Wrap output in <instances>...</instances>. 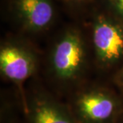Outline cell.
<instances>
[{
	"label": "cell",
	"instance_id": "cell-1",
	"mask_svg": "<svg viewBox=\"0 0 123 123\" xmlns=\"http://www.w3.org/2000/svg\"><path fill=\"white\" fill-rule=\"evenodd\" d=\"M78 123H119L123 117V97L109 87H82L66 103Z\"/></svg>",
	"mask_w": 123,
	"mask_h": 123
},
{
	"label": "cell",
	"instance_id": "cell-2",
	"mask_svg": "<svg viewBox=\"0 0 123 123\" xmlns=\"http://www.w3.org/2000/svg\"><path fill=\"white\" fill-rule=\"evenodd\" d=\"M85 43L78 32L68 31L56 42L50 56L53 78L63 87L74 86L86 66Z\"/></svg>",
	"mask_w": 123,
	"mask_h": 123
},
{
	"label": "cell",
	"instance_id": "cell-3",
	"mask_svg": "<svg viewBox=\"0 0 123 123\" xmlns=\"http://www.w3.org/2000/svg\"><path fill=\"white\" fill-rule=\"evenodd\" d=\"M23 107L27 123H78L67 104L41 87L25 93Z\"/></svg>",
	"mask_w": 123,
	"mask_h": 123
},
{
	"label": "cell",
	"instance_id": "cell-4",
	"mask_svg": "<svg viewBox=\"0 0 123 123\" xmlns=\"http://www.w3.org/2000/svg\"><path fill=\"white\" fill-rule=\"evenodd\" d=\"M93 46L100 67L110 69L123 59V29L105 17H98L93 29Z\"/></svg>",
	"mask_w": 123,
	"mask_h": 123
},
{
	"label": "cell",
	"instance_id": "cell-5",
	"mask_svg": "<svg viewBox=\"0 0 123 123\" xmlns=\"http://www.w3.org/2000/svg\"><path fill=\"white\" fill-rule=\"evenodd\" d=\"M37 57L28 47L18 43H6L0 50L2 75L17 86H21L34 74Z\"/></svg>",
	"mask_w": 123,
	"mask_h": 123
},
{
	"label": "cell",
	"instance_id": "cell-6",
	"mask_svg": "<svg viewBox=\"0 0 123 123\" xmlns=\"http://www.w3.org/2000/svg\"><path fill=\"white\" fill-rule=\"evenodd\" d=\"M15 10L25 27L32 31L48 27L55 14L50 0H15Z\"/></svg>",
	"mask_w": 123,
	"mask_h": 123
},
{
	"label": "cell",
	"instance_id": "cell-7",
	"mask_svg": "<svg viewBox=\"0 0 123 123\" xmlns=\"http://www.w3.org/2000/svg\"><path fill=\"white\" fill-rule=\"evenodd\" d=\"M114 83L120 89L123 90V66L114 76Z\"/></svg>",
	"mask_w": 123,
	"mask_h": 123
},
{
	"label": "cell",
	"instance_id": "cell-8",
	"mask_svg": "<svg viewBox=\"0 0 123 123\" xmlns=\"http://www.w3.org/2000/svg\"><path fill=\"white\" fill-rule=\"evenodd\" d=\"M112 6L123 16V0H110Z\"/></svg>",
	"mask_w": 123,
	"mask_h": 123
},
{
	"label": "cell",
	"instance_id": "cell-9",
	"mask_svg": "<svg viewBox=\"0 0 123 123\" xmlns=\"http://www.w3.org/2000/svg\"><path fill=\"white\" fill-rule=\"evenodd\" d=\"M119 123H123V117H122V119L121 120V122H120Z\"/></svg>",
	"mask_w": 123,
	"mask_h": 123
}]
</instances>
